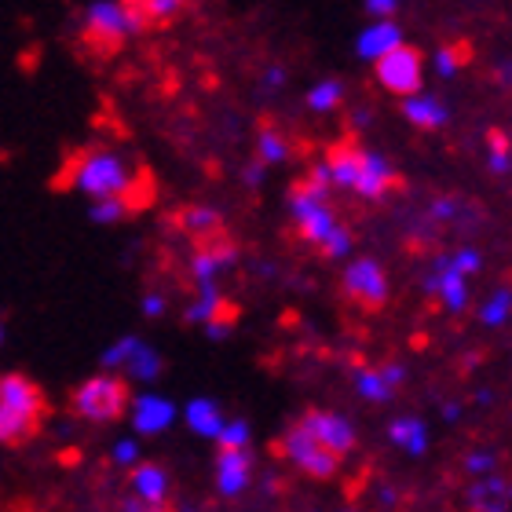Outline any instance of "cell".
<instances>
[{
    "mask_svg": "<svg viewBox=\"0 0 512 512\" xmlns=\"http://www.w3.org/2000/svg\"><path fill=\"white\" fill-rule=\"evenodd\" d=\"M66 183L70 191L88 198V202H107V198H121L132 202L136 191L143 187V172L132 161V154L107 143H92L81 154L70 158L66 165Z\"/></svg>",
    "mask_w": 512,
    "mask_h": 512,
    "instance_id": "cell-1",
    "label": "cell"
},
{
    "mask_svg": "<svg viewBox=\"0 0 512 512\" xmlns=\"http://www.w3.org/2000/svg\"><path fill=\"white\" fill-rule=\"evenodd\" d=\"M289 216H293V224H297V235L304 242L319 249L322 256H344L352 249V235L337 224V216H333V205H330V187H322L315 180H300L293 191H289Z\"/></svg>",
    "mask_w": 512,
    "mask_h": 512,
    "instance_id": "cell-2",
    "label": "cell"
},
{
    "mask_svg": "<svg viewBox=\"0 0 512 512\" xmlns=\"http://www.w3.org/2000/svg\"><path fill=\"white\" fill-rule=\"evenodd\" d=\"M44 392L30 377L4 374L0 377V447H15L41 428Z\"/></svg>",
    "mask_w": 512,
    "mask_h": 512,
    "instance_id": "cell-3",
    "label": "cell"
},
{
    "mask_svg": "<svg viewBox=\"0 0 512 512\" xmlns=\"http://www.w3.org/2000/svg\"><path fill=\"white\" fill-rule=\"evenodd\" d=\"M77 30L96 48H118L147 30L136 0H88L77 15Z\"/></svg>",
    "mask_w": 512,
    "mask_h": 512,
    "instance_id": "cell-4",
    "label": "cell"
},
{
    "mask_svg": "<svg viewBox=\"0 0 512 512\" xmlns=\"http://www.w3.org/2000/svg\"><path fill=\"white\" fill-rule=\"evenodd\" d=\"M99 366H103V374H114L121 377L125 384H154L165 370L161 363V352L154 344H147L143 337L136 333H121L114 341L99 352Z\"/></svg>",
    "mask_w": 512,
    "mask_h": 512,
    "instance_id": "cell-5",
    "label": "cell"
},
{
    "mask_svg": "<svg viewBox=\"0 0 512 512\" xmlns=\"http://www.w3.org/2000/svg\"><path fill=\"white\" fill-rule=\"evenodd\" d=\"M70 406H74V414L88 425H110V421H118L125 414L128 406V384L114 374H92L85 381L77 384L74 395H70Z\"/></svg>",
    "mask_w": 512,
    "mask_h": 512,
    "instance_id": "cell-6",
    "label": "cell"
},
{
    "mask_svg": "<svg viewBox=\"0 0 512 512\" xmlns=\"http://www.w3.org/2000/svg\"><path fill=\"white\" fill-rule=\"evenodd\" d=\"M278 447H282V454H286L304 476H311V480H333L337 469H341V458H337L333 450L322 447L319 439L311 436L300 421L282 432V443H278Z\"/></svg>",
    "mask_w": 512,
    "mask_h": 512,
    "instance_id": "cell-7",
    "label": "cell"
},
{
    "mask_svg": "<svg viewBox=\"0 0 512 512\" xmlns=\"http://www.w3.org/2000/svg\"><path fill=\"white\" fill-rule=\"evenodd\" d=\"M125 414H128L132 436L154 439V436H161V432H169V428L180 421V406L161 392H136V395H128Z\"/></svg>",
    "mask_w": 512,
    "mask_h": 512,
    "instance_id": "cell-8",
    "label": "cell"
},
{
    "mask_svg": "<svg viewBox=\"0 0 512 512\" xmlns=\"http://www.w3.org/2000/svg\"><path fill=\"white\" fill-rule=\"evenodd\" d=\"M377 81L388 92L399 96H417L421 81H425V55L417 52L414 44H395L392 52L377 59Z\"/></svg>",
    "mask_w": 512,
    "mask_h": 512,
    "instance_id": "cell-9",
    "label": "cell"
},
{
    "mask_svg": "<svg viewBox=\"0 0 512 512\" xmlns=\"http://www.w3.org/2000/svg\"><path fill=\"white\" fill-rule=\"evenodd\" d=\"M235 264H238V246L231 238L220 235V238H213V242H202V246L194 249L187 271H191L194 286H216L220 275H227Z\"/></svg>",
    "mask_w": 512,
    "mask_h": 512,
    "instance_id": "cell-10",
    "label": "cell"
},
{
    "mask_svg": "<svg viewBox=\"0 0 512 512\" xmlns=\"http://www.w3.org/2000/svg\"><path fill=\"white\" fill-rule=\"evenodd\" d=\"M128 498L143 502L150 512H161L172 498V476L158 461H139L136 469H128Z\"/></svg>",
    "mask_w": 512,
    "mask_h": 512,
    "instance_id": "cell-11",
    "label": "cell"
},
{
    "mask_svg": "<svg viewBox=\"0 0 512 512\" xmlns=\"http://www.w3.org/2000/svg\"><path fill=\"white\" fill-rule=\"evenodd\" d=\"M344 293L363 308H384L388 300V278L374 260H352L344 267Z\"/></svg>",
    "mask_w": 512,
    "mask_h": 512,
    "instance_id": "cell-12",
    "label": "cell"
},
{
    "mask_svg": "<svg viewBox=\"0 0 512 512\" xmlns=\"http://www.w3.org/2000/svg\"><path fill=\"white\" fill-rule=\"evenodd\" d=\"M300 425L308 428L322 447L333 450L337 458H344V454L355 447V428L348 425L341 414H333V410H308V414L300 417Z\"/></svg>",
    "mask_w": 512,
    "mask_h": 512,
    "instance_id": "cell-13",
    "label": "cell"
},
{
    "mask_svg": "<svg viewBox=\"0 0 512 512\" xmlns=\"http://www.w3.org/2000/svg\"><path fill=\"white\" fill-rule=\"evenodd\" d=\"M216 491L224 498H238L253 483V454L249 450H220L213 465Z\"/></svg>",
    "mask_w": 512,
    "mask_h": 512,
    "instance_id": "cell-14",
    "label": "cell"
},
{
    "mask_svg": "<svg viewBox=\"0 0 512 512\" xmlns=\"http://www.w3.org/2000/svg\"><path fill=\"white\" fill-rule=\"evenodd\" d=\"M366 150L355 143V139H337L330 150H326V176H330V187H348L352 191L355 180H359V169H363Z\"/></svg>",
    "mask_w": 512,
    "mask_h": 512,
    "instance_id": "cell-15",
    "label": "cell"
},
{
    "mask_svg": "<svg viewBox=\"0 0 512 512\" xmlns=\"http://www.w3.org/2000/svg\"><path fill=\"white\" fill-rule=\"evenodd\" d=\"M176 224H180L183 235H191L198 246L224 235V216H220V209H213V205H198V202L187 205V209H180Z\"/></svg>",
    "mask_w": 512,
    "mask_h": 512,
    "instance_id": "cell-16",
    "label": "cell"
},
{
    "mask_svg": "<svg viewBox=\"0 0 512 512\" xmlns=\"http://www.w3.org/2000/svg\"><path fill=\"white\" fill-rule=\"evenodd\" d=\"M224 421H227V414L220 410V403H216V399H209V395H194L191 403L183 406V425L191 428L194 436H202V439L220 436Z\"/></svg>",
    "mask_w": 512,
    "mask_h": 512,
    "instance_id": "cell-17",
    "label": "cell"
},
{
    "mask_svg": "<svg viewBox=\"0 0 512 512\" xmlns=\"http://www.w3.org/2000/svg\"><path fill=\"white\" fill-rule=\"evenodd\" d=\"M392 187H399V176L388 169V161H384L381 154H370V150H366L363 169H359V180H355L352 191L363 194V198H384Z\"/></svg>",
    "mask_w": 512,
    "mask_h": 512,
    "instance_id": "cell-18",
    "label": "cell"
},
{
    "mask_svg": "<svg viewBox=\"0 0 512 512\" xmlns=\"http://www.w3.org/2000/svg\"><path fill=\"white\" fill-rule=\"evenodd\" d=\"M187 322L191 326H213V322H224L231 319V311H227V297L220 293V286H198L194 300L187 304Z\"/></svg>",
    "mask_w": 512,
    "mask_h": 512,
    "instance_id": "cell-19",
    "label": "cell"
},
{
    "mask_svg": "<svg viewBox=\"0 0 512 512\" xmlns=\"http://www.w3.org/2000/svg\"><path fill=\"white\" fill-rule=\"evenodd\" d=\"M509 502H512V487L502 480V476H487V480L476 483L469 494L472 512H505Z\"/></svg>",
    "mask_w": 512,
    "mask_h": 512,
    "instance_id": "cell-20",
    "label": "cell"
},
{
    "mask_svg": "<svg viewBox=\"0 0 512 512\" xmlns=\"http://www.w3.org/2000/svg\"><path fill=\"white\" fill-rule=\"evenodd\" d=\"M403 370L399 366H374V370H359V392L366 399H388L399 388Z\"/></svg>",
    "mask_w": 512,
    "mask_h": 512,
    "instance_id": "cell-21",
    "label": "cell"
},
{
    "mask_svg": "<svg viewBox=\"0 0 512 512\" xmlns=\"http://www.w3.org/2000/svg\"><path fill=\"white\" fill-rule=\"evenodd\" d=\"M395 44H403V37H399V30H395L392 22L384 19L359 37V55H363V59H381V55L392 52Z\"/></svg>",
    "mask_w": 512,
    "mask_h": 512,
    "instance_id": "cell-22",
    "label": "cell"
},
{
    "mask_svg": "<svg viewBox=\"0 0 512 512\" xmlns=\"http://www.w3.org/2000/svg\"><path fill=\"white\" fill-rule=\"evenodd\" d=\"M289 158V143H286V136L278 132L275 125H264L260 132H256V161L260 165H282V161Z\"/></svg>",
    "mask_w": 512,
    "mask_h": 512,
    "instance_id": "cell-23",
    "label": "cell"
},
{
    "mask_svg": "<svg viewBox=\"0 0 512 512\" xmlns=\"http://www.w3.org/2000/svg\"><path fill=\"white\" fill-rule=\"evenodd\" d=\"M388 436H392V443H399L403 450H410V454H421V450H425V443H428L425 425H421L417 417H399V421H392Z\"/></svg>",
    "mask_w": 512,
    "mask_h": 512,
    "instance_id": "cell-24",
    "label": "cell"
},
{
    "mask_svg": "<svg viewBox=\"0 0 512 512\" xmlns=\"http://www.w3.org/2000/svg\"><path fill=\"white\" fill-rule=\"evenodd\" d=\"M139 11H143V19L147 26H165V22L180 19L183 11L191 8V0H136Z\"/></svg>",
    "mask_w": 512,
    "mask_h": 512,
    "instance_id": "cell-25",
    "label": "cell"
},
{
    "mask_svg": "<svg viewBox=\"0 0 512 512\" xmlns=\"http://www.w3.org/2000/svg\"><path fill=\"white\" fill-rule=\"evenodd\" d=\"M403 114L410 121H414L417 128H439L443 121H447V114H443V107H439L436 99H417V96H410L403 103Z\"/></svg>",
    "mask_w": 512,
    "mask_h": 512,
    "instance_id": "cell-26",
    "label": "cell"
},
{
    "mask_svg": "<svg viewBox=\"0 0 512 512\" xmlns=\"http://www.w3.org/2000/svg\"><path fill=\"white\" fill-rule=\"evenodd\" d=\"M132 213V202H121V198H107V202H88V220L99 227H118Z\"/></svg>",
    "mask_w": 512,
    "mask_h": 512,
    "instance_id": "cell-27",
    "label": "cell"
},
{
    "mask_svg": "<svg viewBox=\"0 0 512 512\" xmlns=\"http://www.w3.org/2000/svg\"><path fill=\"white\" fill-rule=\"evenodd\" d=\"M341 99H344V85H341V81H319V85L308 92V99H304V103H308L315 114H326V110L341 107Z\"/></svg>",
    "mask_w": 512,
    "mask_h": 512,
    "instance_id": "cell-28",
    "label": "cell"
},
{
    "mask_svg": "<svg viewBox=\"0 0 512 512\" xmlns=\"http://www.w3.org/2000/svg\"><path fill=\"white\" fill-rule=\"evenodd\" d=\"M216 447L220 450H249V425L242 417H227L220 436H216Z\"/></svg>",
    "mask_w": 512,
    "mask_h": 512,
    "instance_id": "cell-29",
    "label": "cell"
},
{
    "mask_svg": "<svg viewBox=\"0 0 512 512\" xmlns=\"http://www.w3.org/2000/svg\"><path fill=\"white\" fill-rule=\"evenodd\" d=\"M469 59H472V48H469V44H450V48H443V52H439V59H436V63H439V74H458V70H461V66H465V63H469Z\"/></svg>",
    "mask_w": 512,
    "mask_h": 512,
    "instance_id": "cell-30",
    "label": "cell"
},
{
    "mask_svg": "<svg viewBox=\"0 0 512 512\" xmlns=\"http://www.w3.org/2000/svg\"><path fill=\"white\" fill-rule=\"evenodd\" d=\"M439 293H443V300H447L450 308H465V275H458L450 267L447 275H443V282H439Z\"/></svg>",
    "mask_w": 512,
    "mask_h": 512,
    "instance_id": "cell-31",
    "label": "cell"
},
{
    "mask_svg": "<svg viewBox=\"0 0 512 512\" xmlns=\"http://www.w3.org/2000/svg\"><path fill=\"white\" fill-rule=\"evenodd\" d=\"M110 458H114V465H121V469H136L139 461V439L136 436H121L118 443H114V450H110Z\"/></svg>",
    "mask_w": 512,
    "mask_h": 512,
    "instance_id": "cell-32",
    "label": "cell"
},
{
    "mask_svg": "<svg viewBox=\"0 0 512 512\" xmlns=\"http://www.w3.org/2000/svg\"><path fill=\"white\" fill-rule=\"evenodd\" d=\"M139 311H143V319H161V315L169 311V300H165V293L150 289V293H143V300H139Z\"/></svg>",
    "mask_w": 512,
    "mask_h": 512,
    "instance_id": "cell-33",
    "label": "cell"
},
{
    "mask_svg": "<svg viewBox=\"0 0 512 512\" xmlns=\"http://www.w3.org/2000/svg\"><path fill=\"white\" fill-rule=\"evenodd\" d=\"M491 150H494L491 165H494V169H505V165H509V158H505V150H509V143H505L502 132H491Z\"/></svg>",
    "mask_w": 512,
    "mask_h": 512,
    "instance_id": "cell-34",
    "label": "cell"
},
{
    "mask_svg": "<svg viewBox=\"0 0 512 512\" xmlns=\"http://www.w3.org/2000/svg\"><path fill=\"white\" fill-rule=\"evenodd\" d=\"M505 308H509V297H505V293H502V297L494 300V308H487V311H483V319H487V322H502Z\"/></svg>",
    "mask_w": 512,
    "mask_h": 512,
    "instance_id": "cell-35",
    "label": "cell"
},
{
    "mask_svg": "<svg viewBox=\"0 0 512 512\" xmlns=\"http://www.w3.org/2000/svg\"><path fill=\"white\" fill-rule=\"evenodd\" d=\"M282 81H286V66H271L264 74V88H282Z\"/></svg>",
    "mask_w": 512,
    "mask_h": 512,
    "instance_id": "cell-36",
    "label": "cell"
},
{
    "mask_svg": "<svg viewBox=\"0 0 512 512\" xmlns=\"http://www.w3.org/2000/svg\"><path fill=\"white\" fill-rule=\"evenodd\" d=\"M366 8H370V15H384L388 19L395 11V0H366Z\"/></svg>",
    "mask_w": 512,
    "mask_h": 512,
    "instance_id": "cell-37",
    "label": "cell"
},
{
    "mask_svg": "<svg viewBox=\"0 0 512 512\" xmlns=\"http://www.w3.org/2000/svg\"><path fill=\"white\" fill-rule=\"evenodd\" d=\"M260 180H264V165H260V161H253V165L246 169V183H249V187H256Z\"/></svg>",
    "mask_w": 512,
    "mask_h": 512,
    "instance_id": "cell-38",
    "label": "cell"
},
{
    "mask_svg": "<svg viewBox=\"0 0 512 512\" xmlns=\"http://www.w3.org/2000/svg\"><path fill=\"white\" fill-rule=\"evenodd\" d=\"M121 512H150V509L143 502H136V498H125V502H121Z\"/></svg>",
    "mask_w": 512,
    "mask_h": 512,
    "instance_id": "cell-39",
    "label": "cell"
},
{
    "mask_svg": "<svg viewBox=\"0 0 512 512\" xmlns=\"http://www.w3.org/2000/svg\"><path fill=\"white\" fill-rule=\"evenodd\" d=\"M0 344H4V322H0Z\"/></svg>",
    "mask_w": 512,
    "mask_h": 512,
    "instance_id": "cell-40",
    "label": "cell"
},
{
    "mask_svg": "<svg viewBox=\"0 0 512 512\" xmlns=\"http://www.w3.org/2000/svg\"><path fill=\"white\" fill-rule=\"evenodd\" d=\"M161 512H169V509H161Z\"/></svg>",
    "mask_w": 512,
    "mask_h": 512,
    "instance_id": "cell-41",
    "label": "cell"
}]
</instances>
